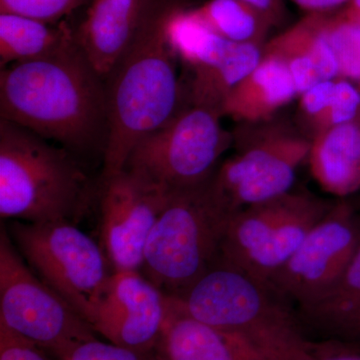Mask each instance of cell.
I'll list each match as a JSON object with an SVG mask.
<instances>
[{
	"label": "cell",
	"instance_id": "5bb4252c",
	"mask_svg": "<svg viewBox=\"0 0 360 360\" xmlns=\"http://www.w3.org/2000/svg\"><path fill=\"white\" fill-rule=\"evenodd\" d=\"M153 0H91L75 39L103 79L110 77L141 30Z\"/></svg>",
	"mask_w": 360,
	"mask_h": 360
},
{
	"label": "cell",
	"instance_id": "e0dca14e",
	"mask_svg": "<svg viewBox=\"0 0 360 360\" xmlns=\"http://www.w3.org/2000/svg\"><path fill=\"white\" fill-rule=\"evenodd\" d=\"M296 96L297 89L286 65L274 56H262L257 68L229 92L221 115L245 124L269 122Z\"/></svg>",
	"mask_w": 360,
	"mask_h": 360
},
{
	"label": "cell",
	"instance_id": "3957f363",
	"mask_svg": "<svg viewBox=\"0 0 360 360\" xmlns=\"http://www.w3.org/2000/svg\"><path fill=\"white\" fill-rule=\"evenodd\" d=\"M175 298L193 319L245 341L269 360H312L326 345L310 340L291 303L229 265L217 262Z\"/></svg>",
	"mask_w": 360,
	"mask_h": 360
},
{
	"label": "cell",
	"instance_id": "1f68e13d",
	"mask_svg": "<svg viewBox=\"0 0 360 360\" xmlns=\"http://www.w3.org/2000/svg\"><path fill=\"white\" fill-rule=\"evenodd\" d=\"M347 6L352 7V8L360 11V0H352L350 4Z\"/></svg>",
	"mask_w": 360,
	"mask_h": 360
},
{
	"label": "cell",
	"instance_id": "8992f818",
	"mask_svg": "<svg viewBox=\"0 0 360 360\" xmlns=\"http://www.w3.org/2000/svg\"><path fill=\"white\" fill-rule=\"evenodd\" d=\"M335 202L307 191H291L239 210L225 232L217 262L269 285Z\"/></svg>",
	"mask_w": 360,
	"mask_h": 360
},
{
	"label": "cell",
	"instance_id": "44dd1931",
	"mask_svg": "<svg viewBox=\"0 0 360 360\" xmlns=\"http://www.w3.org/2000/svg\"><path fill=\"white\" fill-rule=\"evenodd\" d=\"M262 49L257 45L236 44L217 63L193 71L189 87L191 104L221 115L222 104L229 92L262 61Z\"/></svg>",
	"mask_w": 360,
	"mask_h": 360
},
{
	"label": "cell",
	"instance_id": "8fae6325",
	"mask_svg": "<svg viewBox=\"0 0 360 360\" xmlns=\"http://www.w3.org/2000/svg\"><path fill=\"white\" fill-rule=\"evenodd\" d=\"M360 243V215L335 201L269 285L295 309L316 302L338 281Z\"/></svg>",
	"mask_w": 360,
	"mask_h": 360
},
{
	"label": "cell",
	"instance_id": "4fadbf2b",
	"mask_svg": "<svg viewBox=\"0 0 360 360\" xmlns=\"http://www.w3.org/2000/svg\"><path fill=\"white\" fill-rule=\"evenodd\" d=\"M167 314V295L141 270L111 274L90 326L108 342L132 349L155 348Z\"/></svg>",
	"mask_w": 360,
	"mask_h": 360
},
{
	"label": "cell",
	"instance_id": "5b68a950",
	"mask_svg": "<svg viewBox=\"0 0 360 360\" xmlns=\"http://www.w3.org/2000/svg\"><path fill=\"white\" fill-rule=\"evenodd\" d=\"M233 214L212 179L170 193L146 241L141 271L165 295H184L219 262Z\"/></svg>",
	"mask_w": 360,
	"mask_h": 360
},
{
	"label": "cell",
	"instance_id": "ac0fdd59",
	"mask_svg": "<svg viewBox=\"0 0 360 360\" xmlns=\"http://www.w3.org/2000/svg\"><path fill=\"white\" fill-rule=\"evenodd\" d=\"M296 310L307 333L324 340H360V243L335 285L316 302Z\"/></svg>",
	"mask_w": 360,
	"mask_h": 360
},
{
	"label": "cell",
	"instance_id": "d6986e66",
	"mask_svg": "<svg viewBox=\"0 0 360 360\" xmlns=\"http://www.w3.org/2000/svg\"><path fill=\"white\" fill-rule=\"evenodd\" d=\"M310 172L326 193L347 198L360 189V116L311 139Z\"/></svg>",
	"mask_w": 360,
	"mask_h": 360
},
{
	"label": "cell",
	"instance_id": "cb8c5ba5",
	"mask_svg": "<svg viewBox=\"0 0 360 360\" xmlns=\"http://www.w3.org/2000/svg\"><path fill=\"white\" fill-rule=\"evenodd\" d=\"M360 116V89L343 78H336L324 99L321 112L307 125L310 141L329 129Z\"/></svg>",
	"mask_w": 360,
	"mask_h": 360
},
{
	"label": "cell",
	"instance_id": "f1b7e54d",
	"mask_svg": "<svg viewBox=\"0 0 360 360\" xmlns=\"http://www.w3.org/2000/svg\"><path fill=\"white\" fill-rule=\"evenodd\" d=\"M248 6L255 7L260 13L265 14L274 23V27L283 25L288 18L284 0H240Z\"/></svg>",
	"mask_w": 360,
	"mask_h": 360
},
{
	"label": "cell",
	"instance_id": "9a60e30c",
	"mask_svg": "<svg viewBox=\"0 0 360 360\" xmlns=\"http://www.w3.org/2000/svg\"><path fill=\"white\" fill-rule=\"evenodd\" d=\"M155 360H269L245 341L187 314L167 295V314L153 348Z\"/></svg>",
	"mask_w": 360,
	"mask_h": 360
},
{
	"label": "cell",
	"instance_id": "7a4b0ae2",
	"mask_svg": "<svg viewBox=\"0 0 360 360\" xmlns=\"http://www.w3.org/2000/svg\"><path fill=\"white\" fill-rule=\"evenodd\" d=\"M176 6L153 0L136 39L110 75L103 180L122 172L132 149L181 111L177 58L167 35Z\"/></svg>",
	"mask_w": 360,
	"mask_h": 360
},
{
	"label": "cell",
	"instance_id": "d4e9b609",
	"mask_svg": "<svg viewBox=\"0 0 360 360\" xmlns=\"http://www.w3.org/2000/svg\"><path fill=\"white\" fill-rule=\"evenodd\" d=\"M86 0H0V13L16 14L45 22H60Z\"/></svg>",
	"mask_w": 360,
	"mask_h": 360
},
{
	"label": "cell",
	"instance_id": "484cf974",
	"mask_svg": "<svg viewBox=\"0 0 360 360\" xmlns=\"http://www.w3.org/2000/svg\"><path fill=\"white\" fill-rule=\"evenodd\" d=\"M63 360H155V357L153 350L132 349L94 338L80 343Z\"/></svg>",
	"mask_w": 360,
	"mask_h": 360
},
{
	"label": "cell",
	"instance_id": "603a6c76",
	"mask_svg": "<svg viewBox=\"0 0 360 360\" xmlns=\"http://www.w3.org/2000/svg\"><path fill=\"white\" fill-rule=\"evenodd\" d=\"M324 33L335 56L338 78L360 89V25L342 8L324 13Z\"/></svg>",
	"mask_w": 360,
	"mask_h": 360
},
{
	"label": "cell",
	"instance_id": "4316f807",
	"mask_svg": "<svg viewBox=\"0 0 360 360\" xmlns=\"http://www.w3.org/2000/svg\"><path fill=\"white\" fill-rule=\"evenodd\" d=\"M51 357L0 322V360H52Z\"/></svg>",
	"mask_w": 360,
	"mask_h": 360
},
{
	"label": "cell",
	"instance_id": "4dcf8cb0",
	"mask_svg": "<svg viewBox=\"0 0 360 360\" xmlns=\"http://www.w3.org/2000/svg\"><path fill=\"white\" fill-rule=\"evenodd\" d=\"M345 8L348 15H349L352 20L356 21L360 25V11H356V9L352 8V7L349 6L345 7Z\"/></svg>",
	"mask_w": 360,
	"mask_h": 360
},
{
	"label": "cell",
	"instance_id": "ffe728a7",
	"mask_svg": "<svg viewBox=\"0 0 360 360\" xmlns=\"http://www.w3.org/2000/svg\"><path fill=\"white\" fill-rule=\"evenodd\" d=\"M77 44L63 21L51 23L16 14L0 13V66L56 56Z\"/></svg>",
	"mask_w": 360,
	"mask_h": 360
},
{
	"label": "cell",
	"instance_id": "83f0119b",
	"mask_svg": "<svg viewBox=\"0 0 360 360\" xmlns=\"http://www.w3.org/2000/svg\"><path fill=\"white\" fill-rule=\"evenodd\" d=\"M356 343L326 340L323 348L312 360H360V348Z\"/></svg>",
	"mask_w": 360,
	"mask_h": 360
},
{
	"label": "cell",
	"instance_id": "7c38bea8",
	"mask_svg": "<svg viewBox=\"0 0 360 360\" xmlns=\"http://www.w3.org/2000/svg\"><path fill=\"white\" fill-rule=\"evenodd\" d=\"M103 181L101 248L112 272L141 270L146 241L169 193L125 168Z\"/></svg>",
	"mask_w": 360,
	"mask_h": 360
},
{
	"label": "cell",
	"instance_id": "52a82bcc",
	"mask_svg": "<svg viewBox=\"0 0 360 360\" xmlns=\"http://www.w3.org/2000/svg\"><path fill=\"white\" fill-rule=\"evenodd\" d=\"M6 229L28 266L90 326L112 274L101 243L72 222L11 221Z\"/></svg>",
	"mask_w": 360,
	"mask_h": 360
},
{
	"label": "cell",
	"instance_id": "6da1fadb",
	"mask_svg": "<svg viewBox=\"0 0 360 360\" xmlns=\"http://www.w3.org/2000/svg\"><path fill=\"white\" fill-rule=\"evenodd\" d=\"M0 115L65 148L105 144L108 94L77 44L0 71Z\"/></svg>",
	"mask_w": 360,
	"mask_h": 360
},
{
	"label": "cell",
	"instance_id": "f546056e",
	"mask_svg": "<svg viewBox=\"0 0 360 360\" xmlns=\"http://www.w3.org/2000/svg\"><path fill=\"white\" fill-rule=\"evenodd\" d=\"M307 13H326L347 7L352 0H290Z\"/></svg>",
	"mask_w": 360,
	"mask_h": 360
},
{
	"label": "cell",
	"instance_id": "2e32d148",
	"mask_svg": "<svg viewBox=\"0 0 360 360\" xmlns=\"http://www.w3.org/2000/svg\"><path fill=\"white\" fill-rule=\"evenodd\" d=\"M264 56L283 61L298 96L323 80L338 78V68L324 33V13H307L264 45Z\"/></svg>",
	"mask_w": 360,
	"mask_h": 360
},
{
	"label": "cell",
	"instance_id": "30bf717a",
	"mask_svg": "<svg viewBox=\"0 0 360 360\" xmlns=\"http://www.w3.org/2000/svg\"><path fill=\"white\" fill-rule=\"evenodd\" d=\"M257 127L246 136L233 135L238 153L212 177L215 193L233 213L290 193L309 158V137L277 125Z\"/></svg>",
	"mask_w": 360,
	"mask_h": 360
},
{
	"label": "cell",
	"instance_id": "7402d4cb",
	"mask_svg": "<svg viewBox=\"0 0 360 360\" xmlns=\"http://www.w3.org/2000/svg\"><path fill=\"white\" fill-rule=\"evenodd\" d=\"M189 11L210 32L233 44L264 47L274 27L265 14L240 0H207Z\"/></svg>",
	"mask_w": 360,
	"mask_h": 360
},
{
	"label": "cell",
	"instance_id": "ba28073f",
	"mask_svg": "<svg viewBox=\"0 0 360 360\" xmlns=\"http://www.w3.org/2000/svg\"><path fill=\"white\" fill-rule=\"evenodd\" d=\"M220 118L217 111L203 106L182 108L165 127L137 142L125 169L169 193L205 184L233 143Z\"/></svg>",
	"mask_w": 360,
	"mask_h": 360
},
{
	"label": "cell",
	"instance_id": "9c48e42d",
	"mask_svg": "<svg viewBox=\"0 0 360 360\" xmlns=\"http://www.w3.org/2000/svg\"><path fill=\"white\" fill-rule=\"evenodd\" d=\"M0 322L56 360L96 338L89 324L28 266L6 227L0 231Z\"/></svg>",
	"mask_w": 360,
	"mask_h": 360
},
{
	"label": "cell",
	"instance_id": "277c9868",
	"mask_svg": "<svg viewBox=\"0 0 360 360\" xmlns=\"http://www.w3.org/2000/svg\"><path fill=\"white\" fill-rule=\"evenodd\" d=\"M86 174L66 148L0 120V217L77 224L89 207Z\"/></svg>",
	"mask_w": 360,
	"mask_h": 360
}]
</instances>
